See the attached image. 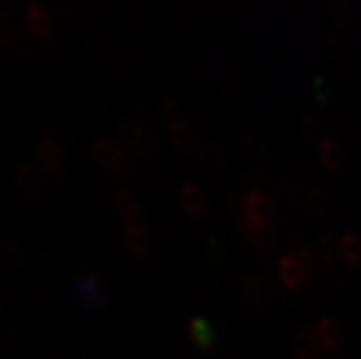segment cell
<instances>
[{
  "label": "cell",
  "instance_id": "6da1fadb",
  "mask_svg": "<svg viewBox=\"0 0 361 359\" xmlns=\"http://www.w3.org/2000/svg\"><path fill=\"white\" fill-rule=\"evenodd\" d=\"M275 217V205L271 196L262 189L244 193L243 195V217L240 222L255 224V226H271Z\"/></svg>",
  "mask_w": 361,
  "mask_h": 359
},
{
  "label": "cell",
  "instance_id": "7a4b0ae2",
  "mask_svg": "<svg viewBox=\"0 0 361 359\" xmlns=\"http://www.w3.org/2000/svg\"><path fill=\"white\" fill-rule=\"evenodd\" d=\"M307 332L316 354L336 351L343 341V328L334 317H321Z\"/></svg>",
  "mask_w": 361,
  "mask_h": 359
},
{
  "label": "cell",
  "instance_id": "3957f363",
  "mask_svg": "<svg viewBox=\"0 0 361 359\" xmlns=\"http://www.w3.org/2000/svg\"><path fill=\"white\" fill-rule=\"evenodd\" d=\"M39 152H41L44 165L50 169L51 173H64L66 167H68V152H66L63 143L57 138L50 136V134H44L41 138V141H39Z\"/></svg>",
  "mask_w": 361,
  "mask_h": 359
},
{
  "label": "cell",
  "instance_id": "277c9868",
  "mask_svg": "<svg viewBox=\"0 0 361 359\" xmlns=\"http://www.w3.org/2000/svg\"><path fill=\"white\" fill-rule=\"evenodd\" d=\"M90 154L97 164L103 165L105 169H110V171H114L121 156L125 154V149L119 143H116L112 138L96 136L90 143Z\"/></svg>",
  "mask_w": 361,
  "mask_h": 359
},
{
  "label": "cell",
  "instance_id": "5b68a950",
  "mask_svg": "<svg viewBox=\"0 0 361 359\" xmlns=\"http://www.w3.org/2000/svg\"><path fill=\"white\" fill-rule=\"evenodd\" d=\"M24 17H26L30 32L39 37V39H48L54 33V18L42 4H37V2L27 4Z\"/></svg>",
  "mask_w": 361,
  "mask_h": 359
},
{
  "label": "cell",
  "instance_id": "8992f818",
  "mask_svg": "<svg viewBox=\"0 0 361 359\" xmlns=\"http://www.w3.org/2000/svg\"><path fill=\"white\" fill-rule=\"evenodd\" d=\"M75 291H78V296L85 303H88V305L97 306L101 303H105L106 299L105 282L101 281L97 275H92V273H88V275L75 281Z\"/></svg>",
  "mask_w": 361,
  "mask_h": 359
},
{
  "label": "cell",
  "instance_id": "52a82bcc",
  "mask_svg": "<svg viewBox=\"0 0 361 359\" xmlns=\"http://www.w3.org/2000/svg\"><path fill=\"white\" fill-rule=\"evenodd\" d=\"M277 272H279L281 281L288 288H299L305 284L307 275L302 272L301 264H299L298 257L292 253H284L277 262Z\"/></svg>",
  "mask_w": 361,
  "mask_h": 359
},
{
  "label": "cell",
  "instance_id": "ba28073f",
  "mask_svg": "<svg viewBox=\"0 0 361 359\" xmlns=\"http://www.w3.org/2000/svg\"><path fill=\"white\" fill-rule=\"evenodd\" d=\"M178 198L180 204L192 214H200L202 211L206 209L207 205L206 193H204V189L195 182H183L182 185H180Z\"/></svg>",
  "mask_w": 361,
  "mask_h": 359
},
{
  "label": "cell",
  "instance_id": "9c48e42d",
  "mask_svg": "<svg viewBox=\"0 0 361 359\" xmlns=\"http://www.w3.org/2000/svg\"><path fill=\"white\" fill-rule=\"evenodd\" d=\"M240 293L253 305H261L268 299L270 293V282L262 275H246L240 279Z\"/></svg>",
  "mask_w": 361,
  "mask_h": 359
},
{
  "label": "cell",
  "instance_id": "30bf717a",
  "mask_svg": "<svg viewBox=\"0 0 361 359\" xmlns=\"http://www.w3.org/2000/svg\"><path fill=\"white\" fill-rule=\"evenodd\" d=\"M319 158L329 171H339L345 164L343 147L332 136H325L319 141Z\"/></svg>",
  "mask_w": 361,
  "mask_h": 359
},
{
  "label": "cell",
  "instance_id": "8fae6325",
  "mask_svg": "<svg viewBox=\"0 0 361 359\" xmlns=\"http://www.w3.org/2000/svg\"><path fill=\"white\" fill-rule=\"evenodd\" d=\"M167 130H169V136L173 140V143L180 149H191L195 143H197V132H195V127L188 119L178 118L176 121L169 123L167 125Z\"/></svg>",
  "mask_w": 361,
  "mask_h": 359
},
{
  "label": "cell",
  "instance_id": "7c38bea8",
  "mask_svg": "<svg viewBox=\"0 0 361 359\" xmlns=\"http://www.w3.org/2000/svg\"><path fill=\"white\" fill-rule=\"evenodd\" d=\"M130 143H133V149L143 158L151 156L156 150L154 134H152L151 128L140 125V123L133 125V128H130Z\"/></svg>",
  "mask_w": 361,
  "mask_h": 359
},
{
  "label": "cell",
  "instance_id": "4fadbf2b",
  "mask_svg": "<svg viewBox=\"0 0 361 359\" xmlns=\"http://www.w3.org/2000/svg\"><path fill=\"white\" fill-rule=\"evenodd\" d=\"M316 250L323 262L336 264L341 257V253H339V237L334 231H329V229L321 231L317 235Z\"/></svg>",
  "mask_w": 361,
  "mask_h": 359
},
{
  "label": "cell",
  "instance_id": "5bb4252c",
  "mask_svg": "<svg viewBox=\"0 0 361 359\" xmlns=\"http://www.w3.org/2000/svg\"><path fill=\"white\" fill-rule=\"evenodd\" d=\"M307 204L310 211L319 219L329 217L332 211V198L323 185H310L307 191Z\"/></svg>",
  "mask_w": 361,
  "mask_h": 359
},
{
  "label": "cell",
  "instance_id": "9a60e30c",
  "mask_svg": "<svg viewBox=\"0 0 361 359\" xmlns=\"http://www.w3.org/2000/svg\"><path fill=\"white\" fill-rule=\"evenodd\" d=\"M17 182L26 195H39L42 187V178L30 162L17 165Z\"/></svg>",
  "mask_w": 361,
  "mask_h": 359
},
{
  "label": "cell",
  "instance_id": "2e32d148",
  "mask_svg": "<svg viewBox=\"0 0 361 359\" xmlns=\"http://www.w3.org/2000/svg\"><path fill=\"white\" fill-rule=\"evenodd\" d=\"M293 255L298 257L299 264H301L302 272H305V275H307V279L314 277V275H317L321 269V257L319 253H317L316 245L312 244H301L298 248V250H293Z\"/></svg>",
  "mask_w": 361,
  "mask_h": 359
},
{
  "label": "cell",
  "instance_id": "e0dca14e",
  "mask_svg": "<svg viewBox=\"0 0 361 359\" xmlns=\"http://www.w3.org/2000/svg\"><path fill=\"white\" fill-rule=\"evenodd\" d=\"M339 253L350 264L361 262V235L357 231H343L339 235Z\"/></svg>",
  "mask_w": 361,
  "mask_h": 359
},
{
  "label": "cell",
  "instance_id": "ac0fdd59",
  "mask_svg": "<svg viewBox=\"0 0 361 359\" xmlns=\"http://www.w3.org/2000/svg\"><path fill=\"white\" fill-rule=\"evenodd\" d=\"M188 334L198 346H211L215 343V330L204 317H192L188 323Z\"/></svg>",
  "mask_w": 361,
  "mask_h": 359
},
{
  "label": "cell",
  "instance_id": "d6986e66",
  "mask_svg": "<svg viewBox=\"0 0 361 359\" xmlns=\"http://www.w3.org/2000/svg\"><path fill=\"white\" fill-rule=\"evenodd\" d=\"M301 132L305 136L308 138L310 141H321L323 140V134H325V127H323V119L317 112L314 110H307V112H302L301 116Z\"/></svg>",
  "mask_w": 361,
  "mask_h": 359
},
{
  "label": "cell",
  "instance_id": "ffe728a7",
  "mask_svg": "<svg viewBox=\"0 0 361 359\" xmlns=\"http://www.w3.org/2000/svg\"><path fill=\"white\" fill-rule=\"evenodd\" d=\"M123 237L125 242L128 244V248L134 251L136 255H145L151 248V237L147 229L143 228H123Z\"/></svg>",
  "mask_w": 361,
  "mask_h": 359
},
{
  "label": "cell",
  "instance_id": "44dd1931",
  "mask_svg": "<svg viewBox=\"0 0 361 359\" xmlns=\"http://www.w3.org/2000/svg\"><path fill=\"white\" fill-rule=\"evenodd\" d=\"M243 228L246 231L247 238L257 245V248H270L271 242H274L275 235H274V228L271 226H255V224H244Z\"/></svg>",
  "mask_w": 361,
  "mask_h": 359
},
{
  "label": "cell",
  "instance_id": "7402d4cb",
  "mask_svg": "<svg viewBox=\"0 0 361 359\" xmlns=\"http://www.w3.org/2000/svg\"><path fill=\"white\" fill-rule=\"evenodd\" d=\"M326 9L336 24H347L353 18V8L345 0H329Z\"/></svg>",
  "mask_w": 361,
  "mask_h": 359
},
{
  "label": "cell",
  "instance_id": "603a6c76",
  "mask_svg": "<svg viewBox=\"0 0 361 359\" xmlns=\"http://www.w3.org/2000/svg\"><path fill=\"white\" fill-rule=\"evenodd\" d=\"M121 219H123V228H143L147 229V214L140 202L134 204L133 207H128L127 211L121 213Z\"/></svg>",
  "mask_w": 361,
  "mask_h": 359
},
{
  "label": "cell",
  "instance_id": "cb8c5ba5",
  "mask_svg": "<svg viewBox=\"0 0 361 359\" xmlns=\"http://www.w3.org/2000/svg\"><path fill=\"white\" fill-rule=\"evenodd\" d=\"M321 48H323V54L329 57V59H339L343 55V42L336 33L325 32L323 33V39H321Z\"/></svg>",
  "mask_w": 361,
  "mask_h": 359
},
{
  "label": "cell",
  "instance_id": "d4e9b609",
  "mask_svg": "<svg viewBox=\"0 0 361 359\" xmlns=\"http://www.w3.org/2000/svg\"><path fill=\"white\" fill-rule=\"evenodd\" d=\"M158 116H160L161 121L169 125V123L182 118V110H180V105L173 99V97H164V99H160V103H158Z\"/></svg>",
  "mask_w": 361,
  "mask_h": 359
},
{
  "label": "cell",
  "instance_id": "484cf974",
  "mask_svg": "<svg viewBox=\"0 0 361 359\" xmlns=\"http://www.w3.org/2000/svg\"><path fill=\"white\" fill-rule=\"evenodd\" d=\"M20 39V32L6 15L0 13V44H9V42H17Z\"/></svg>",
  "mask_w": 361,
  "mask_h": 359
},
{
  "label": "cell",
  "instance_id": "4316f807",
  "mask_svg": "<svg viewBox=\"0 0 361 359\" xmlns=\"http://www.w3.org/2000/svg\"><path fill=\"white\" fill-rule=\"evenodd\" d=\"M293 348H295V354L298 359H314V348H312V343L308 339L307 330H301V332L295 336V341H293Z\"/></svg>",
  "mask_w": 361,
  "mask_h": 359
},
{
  "label": "cell",
  "instance_id": "83f0119b",
  "mask_svg": "<svg viewBox=\"0 0 361 359\" xmlns=\"http://www.w3.org/2000/svg\"><path fill=\"white\" fill-rule=\"evenodd\" d=\"M114 202L119 213H123V211H127L128 207H133L134 204H137L136 196H134V193L130 191L128 187H119L114 195Z\"/></svg>",
  "mask_w": 361,
  "mask_h": 359
},
{
  "label": "cell",
  "instance_id": "f1b7e54d",
  "mask_svg": "<svg viewBox=\"0 0 361 359\" xmlns=\"http://www.w3.org/2000/svg\"><path fill=\"white\" fill-rule=\"evenodd\" d=\"M262 182H264V178H262L259 173H246L240 176V180H238V189H240V193L244 195V193L261 189Z\"/></svg>",
  "mask_w": 361,
  "mask_h": 359
},
{
  "label": "cell",
  "instance_id": "f546056e",
  "mask_svg": "<svg viewBox=\"0 0 361 359\" xmlns=\"http://www.w3.org/2000/svg\"><path fill=\"white\" fill-rule=\"evenodd\" d=\"M200 159L204 164H219L220 162V149L213 141H206L200 145Z\"/></svg>",
  "mask_w": 361,
  "mask_h": 359
},
{
  "label": "cell",
  "instance_id": "4dcf8cb0",
  "mask_svg": "<svg viewBox=\"0 0 361 359\" xmlns=\"http://www.w3.org/2000/svg\"><path fill=\"white\" fill-rule=\"evenodd\" d=\"M133 171H134V158L128 150H125V154L121 156L119 164L116 165L114 173L119 174V176H127V174H130Z\"/></svg>",
  "mask_w": 361,
  "mask_h": 359
},
{
  "label": "cell",
  "instance_id": "1f68e13d",
  "mask_svg": "<svg viewBox=\"0 0 361 359\" xmlns=\"http://www.w3.org/2000/svg\"><path fill=\"white\" fill-rule=\"evenodd\" d=\"M6 255H8L11 260H15V262H20V260H23V250H20V245L15 244V242H9V244L6 245Z\"/></svg>",
  "mask_w": 361,
  "mask_h": 359
},
{
  "label": "cell",
  "instance_id": "d6a6232c",
  "mask_svg": "<svg viewBox=\"0 0 361 359\" xmlns=\"http://www.w3.org/2000/svg\"><path fill=\"white\" fill-rule=\"evenodd\" d=\"M314 90H316L317 97H323V99H325V97H326L325 79H323V78H316V81H314Z\"/></svg>",
  "mask_w": 361,
  "mask_h": 359
}]
</instances>
